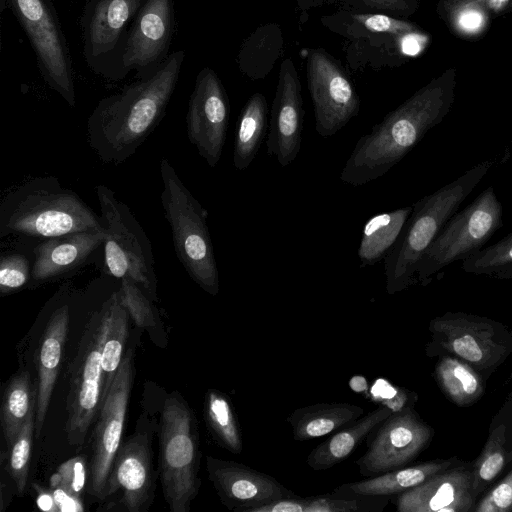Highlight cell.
I'll return each instance as SVG.
<instances>
[{
	"instance_id": "obj_1",
	"label": "cell",
	"mask_w": 512,
	"mask_h": 512,
	"mask_svg": "<svg viewBox=\"0 0 512 512\" xmlns=\"http://www.w3.org/2000/svg\"><path fill=\"white\" fill-rule=\"evenodd\" d=\"M184 59L185 51H175L154 71L98 102L87 120V143L103 163L122 164L154 132Z\"/></svg>"
},
{
	"instance_id": "obj_2",
	"label": "cell",
	"mask_w": 512,
	"mask_h": 512,
	"mask_svg": "<svg viewBox=\"0 0 512 512\" xmlns=\"http://www.w3.org/2000/svg\"><path fill=\"white\" fill-rule=\"evenodd\" d=\"M453 99L452 79L441 77L418 90L358 139L340 180L359 187L388 173L444 119Z\"/></svg>"
},
{
	"instance_id": "obj_3",
	"label": "cell",
	"mask_w": 512,
	"mask_h": 512,
	"mask_svg": "<svg viewBox=\"0 0 512 512\" xmlns=\"http://www.w3.org/2000/svg\"><path fill=\"white\" fill-rule=\"evenodd\" d=\"M104 230L100 215L52 176L30 178L11 189L0 204V236L47 239Z\"/></svg>"
},
{
	"instance_id": "obj_4",
	"label": "cell",
	"mask_w": 512,
	"mask_h": 512,
	"mask_svg": "<svg viewBox=\"0 0 512 512\" xmlns=\"http://www.w3.org/2000/svg\"><path fill=\"white\" fill-rule=\"evenodd\" d=\"M493 165V160L480 162L414 203L412 213L384 259L388 294L400 292L415 282L420 258Z\"/></svg>"
},
{
	"instance_id": "obj_5",
	"label": "cell",
	"mask_w": 512,
	"mask_h": 512,
	"mask_svg": "<svg viewBox=\"0 0 512 512\" xmlns=\"http://www.w3.org/2000/svg\"><path fill=\"white\" fill-rule=\"evenodd\" d=\"M160 176L163 184L160 200L171 228L176 256L189 277L206 293L216 296L220 281L207 225L208 213L166 158L160 161Z\"/></svg>"
},
{
	"instance_id": "obj_6",
	"label": "cell",
	"mask_w": 512,
	"mask_h": 512,
	"mask_svg": "<svg viewBox=\"0 0 512 512\" xmlns=\"http://www.w3.org/2000/svg\"><path fill=\"white\" fill-rule=\"evenodd\" d=\"M201 451L195 415L176 392L163 403L159 431V476L171 512H188L198 495Z\"/></svg>"
},
{
	"instance_id": "obj_7",
	"label": "cell",
	"mask_w": 512,
	"mask_h": 512,
	"mask_svg": "<svg viewBox=\"0 0 512 512\" xmlns=\"http://www.w3.org/2000/svg\"><path fill=\"white\" fill-rule=\"evenodd\" d=\"M105 231L104 260L110 275L134 282L151 299L157 300L152 244L124 202L105 185L95 187Z\"/></svg>"
},
{
	"instance_id": "obj_8",
	"label": "cell",
	"mask_w": 512,
	"mask_h": 512,
	"mask_svg": "<svg viewBox=\"0 0 512 512\" xmlns=\"http://www.w3.org/2000/svg\"><path fill=\"white\" fill-rule=\"evenodd\" d=\"M503 208L492 186L455 213L424 252L415 281L426 285L446 266L469 258L485 247L502 226Z\"/></svg>"
},
{
	"instance_id": "obj_9",
	"label": "cell",
	"mask_w": 512,
	"mask_h": 512,
	"mask_svg": "<svg viewBox=\"0 0 512 512\" xmlns=\"http://www.w3.org/2000/svg\"><path fill=\"white\" fill-rule=\"evenodd\" d=\"M108 320V302L89 319L70 367L66 401V438L70 445L81 446L96 419L102 400V349Z\"/></svg>"
},
{
	"instance_id": "obj_10",
	"label": "cell",
	"mask_w": 512,
	"mask_h": 512,
	"mask_svg": "<svg viewBox=\"0 0 512 512\" xmlns=\"http://www.w3.org/2000/svg\"><path fill=\"white\" fill-rule=\"evenodd\" d=\"M431 347L453 355L476 369L489 374L512 352V333L492 319L447 312L431 320Z\"/></svg>"
},
{
	"instance_id": "obj_11",
	"label": "cell",
	"mask_w": 512,
	"mask_h": 512,
	"mask_svg": "<svg viewBox=\"0 0 512 512\" xmlns=\"http://www.w3.org/2000/svg\"><path fill=\"white\" fill-rule=\"evenodd\" d=\"M6 2L30 41L46 84L70 107H74L76 98L72 62L52 1L6 0Z\"/></svg>"
},
{
	"instance_id": "obj_12",
	"label": "cell",
	"mask_w": 512,
	"mask_h": 512,
	"mask_svg": "<svg viewBox=\"0 0 512 512\" xmlns=\"http://www.w3.org/2000/svg\"><path fill=\"white\" fill-rule=\"evenodd\" d=\"M147 0H88L80 26L83 56L96 74L123 79L121 56L131 24Z\"/></svg>"
},
{
	"instance_id": "obj_13",
	"label": "cell",
	"mask_w": 512,
	"mask_h": 512,
	"mask_svg": "<svg viewBox=\"0 0 512 512\" xmlns=\"http://www.w3.org/2000/svg\"><path fill=\"white\" fill-rule=\"evenodd\" d=\"M433 435L413 406L392 412L367 436V450L356 460L359 474L367 478L408 466Z\"/></svg>"
},
{
	"instance_id": "obj_14",
	"label": "cell",
	"mask_w": 512,
	"mask_h": 512,
	"mask_svg": "<svg viewBox=\"0 0 512 512\" xmlns=\"http://www.w3.org/2000/svg\"><path fill=\"white\" fill-rule=\"evenodd\" d=\"M132 381L133 358L132 351L129 350L100 403L95 419L88 491L99 500H103L112 464L123 441Z\"/></svg>"
},
{
	"instance_id": "obj_15",
	"label": "cell",
	"mask_w": 512,
	"mask_h": 512,
	"mask_svg": "<svg viewBox=\"0 0 512 512\" xmlns=\"http://www.w3.org/2000/svg\"><path fill=\"white\" fill-rule=\"evenodd\" d=\"M307 84L314 108L315 129L321 137L337 134L358 114L360 99L353 83L326 51H309Z\"/></svg>"
},
{
	"instance_id": "obj_16",
	"label": "cell",
	"mask_w": 512,
	"mask_h": 512,
	"mask_svg": "<svg viewBox=\"0 0 512 512\" xmlns=\"http://www.w3.org/2000/svg\"><path fill=\"white\" fill-rule=\"evenodd\" d=\"M229 115V99L221 80L214 70L203 68L189 99L186 125L190 143L211 168L221 159Z\"/></svg>"
},
{
	"instance_id": "obj_17",
	"label": "cell",
	"mask_w": 512,
	"mask_h": 512,
	"mask_svg": "<svg viewBox=\"0 0 512 512\" xmlns=\"http://www.w3.org/2000/svg\"><path fill=\"white\" fill-rule=\"evenodd\" d=\"M156 474L148 431L143 428L123 440L112 464L103 500L120 492L119 503L129 512H146L153 503Z\"/></svg>"
},
{
	"instance_id": "obj_18",
	"label": "cell",
	"mask_w": 512,
	"mask_h": 512,
	"mask_svg": "<svg viewBox=\"0 0 512 512\" xmlns=\"http://www.w3.org/2000/svg\"><path fill=\"white\" fill-rule=\"evenodd\" d=\"M174 30L173 0H147L134 18L121 56L125 78H138L157 69L168 57Z\"/></svg>"
},
{
	"instance_id": "obj_19",
	"label": "cell",
	"mask_w": 512,
	"mask_h": 512,
	"mask_svg": "<svg viewBox=\"0 0 512 512\" xmlns=\"http://www.w3.org/2000/svg\"><path fill=\"white\" fill-rule=\"evenodd\" d=\"M206 469L220 501L233 512H254L297 495L271 475L236 461L207 456Z\"/></svg>"
},
{
	"instance_id": "obj_20",
	"label": "cell",
	"mask_w": 512,
	"mask_h": 512,
	"mask_svg": "<svg viewBox=\"0 0 512 512\" xmlns=\"http://www.w3.org/2000/svg\"><path fill=\"white\" fill-rule=\"evenodd\" d=\"M303 118L300 80L293 61L286 58L280 65L266 140L267 154L281 167L292 164L300 152Z\"/></svg>"
},
{
	"instance_id": "obj_21",
	"label": "cell",
	"mask_w": 512,
	"mask_h": 512,
	"mask_svg": "<svg viewBox=\"0 0 512 512\" xmlns=\"http://www.w3.org/2000/svg\"><path fill=\"white\" fill-rule=\"evenodd\" d=\"M472 463L458 462L423 483L396 495L399 512H470L477 495L472 486Z\"/></svg>"
},
{
	"instance_id": "obj_22",
	"label": "cell",
	"mask_w": 512,
	"mask_h": 512,
	"mask_svg": "<svg viewBox=\"0 0 512 512\" xmlns=\"http://www.w3.org/2000/svg\"><path fill=\"white\" fill-rule=\"evenodd\" d=\"M104 230H88L51 237L33 250L31 283L56 280L83 266L104 243Z\"/></svg>"
},
{
	"instance_id": "obj_23",
	"label": "cell",
	"mask_w": 512,
	"mask_h": 512,
	"mask_svg": "<svg viewBox=\"0 0 512 512\" xmlns=\"http://www.w3.org/2000/svg\"><path fill=\"white\" fill-rule=\"evenodd\" d=\"M69 306L63 303L51 314L37 353L35 436L40 437L60 370L69 326Z\"/></svg>"
},
{
	"instance_id": "obj_24",
	"label": "cell",
	"mask_w": 512,
	"mask_h": 512,
	"mask_svg": "<svg viewBox=\"0 0 512 512\" xmlns=\"http://www.w3.org/2000/svg\"><path fill=\"white\" fill-rule=\"evenodd\" d=\"M392 410L380 405L348 426L334 432L307 455L306 464L314 471L330 469L348 458L370 432L384 421Z\"/></svg>"
},
{
	"instance_id": "obj_25",
	"label": "cell",
	"mask_w": 512,
	"mask_h": 512,
	"mask_svg": "<svg viewBox=\"0 0 512 512\" xmlns=\"http://www.w3.org/2000/svg\"><path fill=\"white\" fill-rule=\"evenodd\" d=\"M458 462L456 458H451L408 465L364 480L344 483L336 487L333 492L349 495H398Z\"/></svg>"
},
{
	"instance_id": "obj_26",
	"label": "cell",
	"mask_w": 512,
	"mask_h": 512,
	"mask_svg": "<svg viewBox=\"0 0 512 512\" xmlns=\"http://www.w3.org/2000/svg\"><path fill=\"white\" fill-rule=\"evenodd\" d=\"M365 414L363 407L347 403H317L295 409L287 417L296 441H307L334 433Z\"/></svg>"
},
{
	"instance_id": "obj_27",
	"label": "cell",
	"mask_w": 512,
	"mask_h": 512,
	"mask_svg": "<svg viewBox=\"0 0 512 512\" xmlns=\"http://www.w3.org/2000/svg\"><path fill=\"white\" fill-rule=\"evenodd\" d=\"M390 500L391 496L349 495L332 491L324 495L279 499L254 512H382Z\"/></svg>"
},
{
	"instance_id": "obj_28",
	"label": "cell",
	"mask_w": 512,
	"mask_h": 512,
	"mask_svg": "<svg viewBox=\"0 0 512 512\" xmlns=\"http://www.w3.org/2000/svg\"><path fill=\"white\" fill-rule=\"evenodd\" d=\"M412 206L383 212L364 224L357 255L361 266H372L385 259L406 224Z\"/></svg>"
},
{
	"instance_id": "obj_29",
	"label": "cell",
	"mask_w": 512,
	"mask_h": 512,
	"mask_svg": "<svg viewBox=\"0 0 512 512\" xmlns=\"http://www.w3.org/2000/svg\"><path fill=\"white\" fill-rule=\"evenodd\" d=\"M267 130V102L254 93L241 110L234 136L233 165L247 169L254 161Z\"/></svg>"
},
{
	"instance_id": "obj_30",
	"label": "cell",
	"mask_w": 512,
	"mask_h": 512,
	"mask_svg": "<svg viewBox=\"0 0 512 512\" xmlns=\"http://www.w3.org/2000/svg\"><path fill=\"white\" fill-rule=\"evenodd\" d=\"M439 388L454 404L464 407L475 403L484 393L482 375L467 362L442 355L435 366Z\"/></svg>"
},
{
	"instance_id": "obj_31",
	"label": "cell",
	"mask_w": 512,
	"mask_h": 512,
	"mask_svg": "<svg viewBox=\"0 0 512 512\" xmlns=\"http://www.w3.org/2000/svg\"><path fill=\"white\" fill-rule=\"evenodd\" d=\"M37 388L28 371L15 374L8 382L0 408V420L7 448L14 442L29 414L36 409Z\"/></svg>"
},
{
	"instance_id": "obj_32",
	"label": "cell",
	"mask_w": 512,
	"mask_h": 512,
	"mask_svg": "<svg viewBox=\"0 0 512 512\" xmlns=\"http://www.w3.org/2000/svg\"><path fill=\"white\" fill-rule=\"evenodd\" d=\"M108 320L102 349V399L108 392L120 364L128 336V311L121 303L118 292L108 299ZM102 401V400H101Z\"/></svg>"
},
{
	"instance_id": "obj_33",
	"label": "cell",
	"mask_w": 512,
	"mask_h": 512,
	"mask_svg": "<svg viewBox=\"0 0 512 512\" xmlns=\"http://www.w3.org/2000/svg\"><path fill=\"white\" fill-rule=\"evenodd\" d=\"M204 418L211 434L227 451L240 454L243 440L237 415L230 398L217 389L205 394Z\"/></svg>"
},
{
	"instance_id": "obj_34",
	"label": "cell",
	"mask_w": 512,
	"mask_h": 512,
	"mask_svg": "<svg viewBox=\"0 0 512 512\" xmlns=\"http://www.w3.org/2000/svg\"><path fill=\"white\" fill-rule=\"evenodd\" d=\"M506 433L504 424L491 430L482 452L472 463V486L477 497L512 460V453L505 446Z\"/></svg>"
},
{
	"instance_id": "obj_35",
	"label": "cell",
	"mask_w": 512,
	"mask_h": 512,
	"mask_svg": "<svg viewBox=\"0 0 512 512\" xmlns=\"http://www.w3.org/2000/svg\"><path fill=\"white\" fill-rule=\"evenodd\" d=\"M118 294L121 303L125 306L135 324L147 330L154 343L164 347L166 345V336L152 300L139 286L128 279L121 280Z\"/></svg>"
},
{
	"instance_id": "obj_36",
	"label": "cell",
	"mask_w": 512,
	"mask_h": 512,
	"mask_svg": "<svg viewBox=\"0 0 512 512\" xmlns=\"http://www.w3.org/2000/svg\"><path fill=\"white\" fill-rule=\"evenodd\" d=\"M464 272L495 279H512V232L462 261Z\"/></svg>"
},
{
	"instance_id": "obj_37",
	"label": "cell",
	"mask_w": 512,
	"mask_h": 512,
	"mask_svg": "<svg viewBox=\"0 0 512 512\" xmlns=\"http://www.w3.org/2000/svg\"><path fill=\"white\" fill-rule=\"evenodd\" d=\"M35 417L36 409L29 414L14 442L8 448L7 468L19 495L25 492L28 480L35 434Z\"/></svg>"
},
{
	"instance_id": "obj_38",
	"label": "cell",
	"mask_w": 512,
	"mask_h": 512,
	"mask_svg": "<svg viewBox=\"0 0 512 512\" xmlns=\"http://www.w3.org/2000/svg\"><path fill=\"white\" fill-rule=\"evenodd\" d=\"M29 260L20 253L3 255L0 261V292L14 293L31 280Z\"/></svg>"
},
{
	"instance_id": "obj_39",
	"label": "cell",
	"mask_w": 512,
	"mask_h": 512,
	"mask_svg": "<svg viewBox=\"0 0 512 512\" xmlns=\"http://www.w3.org/2000/svg\"><path fill=\"white\" fill-rule=\"evenodd\" d=\"M450 9H452V24L461 33L467 35L479 33L487 24L488 11L472 1H459Z\"/></svg>"
},
{
	"instance_id": "obj_40",
	"label": "cell",
	"mask_w": 512,
	"mask_h": 512,
	"mask_svg": "<svg viewBox=\"0 0 512 512\" xmlns=\"http://www.w3.org/2000/svg\"><path fill=\"white\" fill-rule=\"evenodd\" d=\"M90 470L83 456H75L60 464L50 481L63 484L71 492L81 496L89 480Z\"/></svg>"
},
{
	"instance_id": "obj_41",
	"label": "cell",
	"mask_w": 512,
	"mask_h": 512,
	"mask_svg": "<svg viewBox=\"0 0 512 512\" xmlns=\"http://www.w3.org/2000/svg\"><path fill=\"white\" fill-rule=\"evenodd\" d=\"M475 512L512 511V470L499 481L478 503Z\"/></svg>"
},
{
	"instance_id": "obj_42",
	"label": "cell",
	"mask_w": 512,
	"mask_h": 512,
	"mask_svg": "<svg viewBox=\"0 0 512 512\" xmlns=\"http://www.w3.org/2000/svg\"><path fill=\"white\" fill-rule=\"evenodd\" d=\"M353 19L372 32L389 33L397 36L416 32L417 26L413 23L392 18L383 14H355Z\"/></svg>"
},
{
	"instance_id": "obj_43",
	"label": "cell",
	"mask_w": 512,
	"mask_h": 512,
	"mask_svg": "<svg viewBox=\"0 0 512 512\" xmlns=\"http://www.w3.org/2000/svg\"><path fill=\"white\" fill-rule=\"evenodd\" d=\"M50 489L53 492L59 512H83L85 510L81 496L71 492L63 484L50 481Z\"/></svg>"
},
{
	"instance_id": "obj_44",
	"label": "cell",
	"mask_w": 512,
	"mask_h": 512,
	"mask_svg": "<svg viewBox=\"0 0 512 512\" xmlns=\"http://www.w3.org/2000/svg\"><path fill=\"white\" fill-rule=\"evenodd\" d=\"M36 491V503L40 510L46 512H59L53 492L50 488H44L34 484Z\"/></svg>"
},
{
	"instance_id": "obj_45",
	"label": "cell",
	"mask_w": 512,
	"mask_h": 512,
	"mask_svg": "<svg viewBox=\"0 0 512 512\" xmlns=\"http://www.w3.org/2000/svg\"><path fill=\"white\" fill-rule=\"evenodd\" d=\"M365 4L377 9L388 10L392 12H404L409 8L408 0H360Z\"/></svg>"
},
{
	"instance_id": "obj_46",
	"label": "cell",
	"mask_w": 512,
	"mask_h": 512,
	"mask_svg": "<svg viewBox=\"0 0 512 512\" xmlns=\"http://www.w3.org/2000/svg\"><path fill=\"white\" fill-rule=\"evenodd\" d=\"M480 6H482L485 10L491 12H499L506 8L508 3L511 0H469Z\"/></svg>"
},
{
	"instance_id": "obj_47",
	"label": "cell",
	"mask_w": 512,
	"mask_h": 512,
	"mask_svg": "<svg viewBox=\"0 0 512 512\" xmlns=\"http://www.w3.org/2000/svg\"><path fill=\"white\" fill-rule=\"evenodd\" d=\"M459 1H462V0H444V3L446 5V7H449V9H450L454 4H456Z\"/></svg>"
},
{
	"instance_id": "obj_48",
	"label": "cell",
	"mask_w": 512,
	"mask_h": 512,
	"mask_svg": "<svg viewBox=\"0 0 512 512\" xmlns=\"http://www.w3.org/2000/svg\"><path fill=\"white\" fill-rule=\"evenodd\" d=\"M510 7L512 8V0L510 1Z\"/></svg>"
},
{
	"instance_id": "obj_49",
	"label": "cell",
	"mask_w": 512,
	"mask_h": 512,
	"mask_svg": "<svg viewBox=\"0 0 512 512\" xmlns=\"http://www.w3.org/2000/svg\"><path fill=\"white\" fill-rule=\"evenodd\" d=\"M511 378H512V374H511Z\"/></svg>"
}]
</instances>
